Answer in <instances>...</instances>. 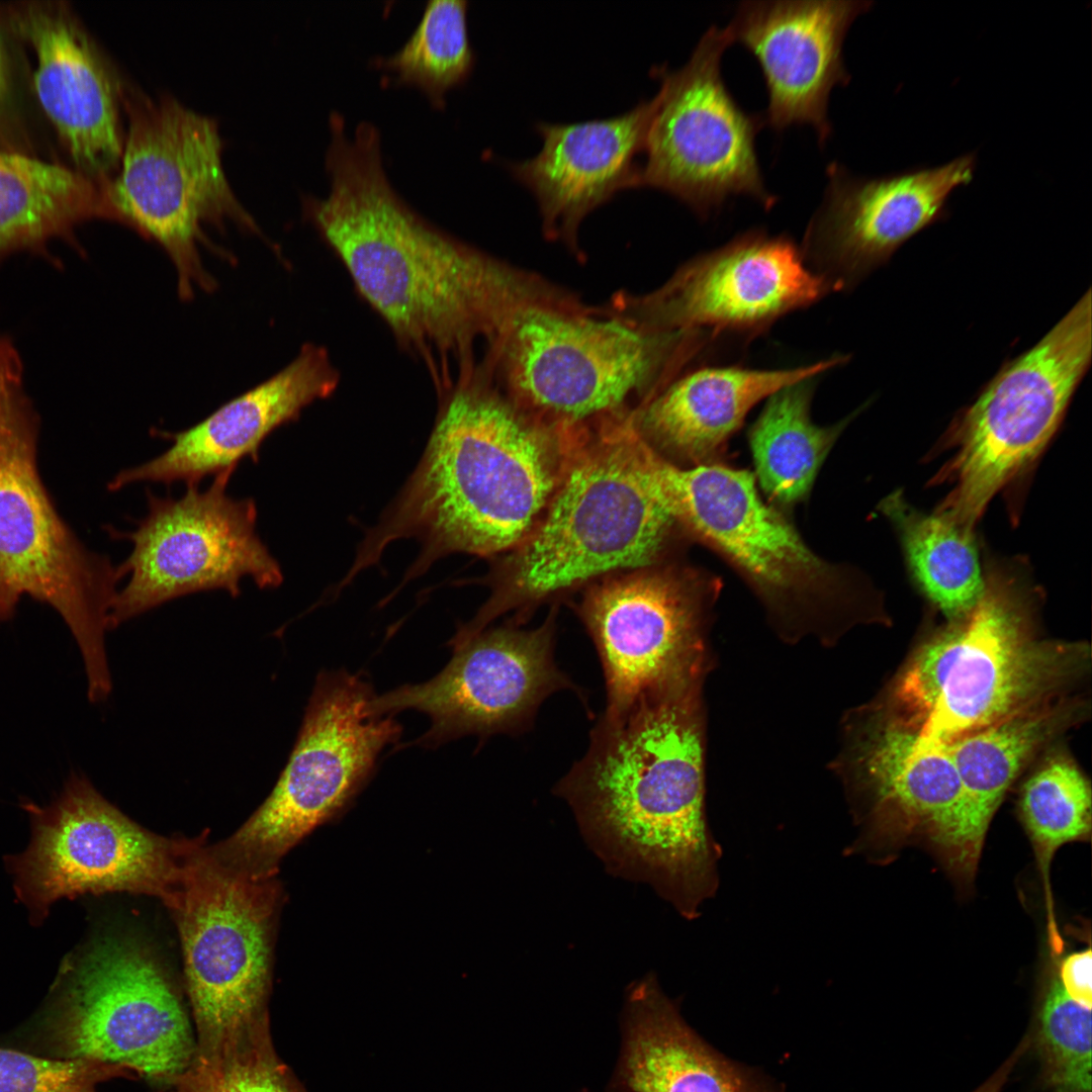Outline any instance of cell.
<instances>
[{"instance_id": "obj_23", "label": "cell", "mask_w": 1092, "mask_h": 1092, "mask_svg": "<svg viewBox=\"0 0 1092 1092\" xmlns=\"http://www.w3.org/2000/svg\"><path fill=\"white\" fill-rule=\"evenodd\" d=\"M853 720L843 777L864 823L858 842L922 833L937 848L963 795L949 751L897 726L875 705Z\"/></svg>"}, {"instance_id": "obj_14", "label": "cell", "mask_w": 1092, "mask_h": 1092, "mask_svg": "<svg viewBox=\"0 0 1092 1092\" xmlns=\"http://www.w3.org/2000/svg\"><path fill=\"white\" fill-rule=\"evenodd\" d=\"M22 807L30 819V842L7 856L6 866L32 924H40L55 902L87 893H143L172 906L196 840L148 831L75 772L49 805Z\"/></svg>"}, {"instance_id": "obj_6", "label": "cell", "mask_w": 1092, "mask_h": 1092, "mask_svg": "<svg viewBox=\"0 0 1092 1092\" xmlns=\"http://www.w3.org/2000/svg\"><path fill=\"white\" fill-rule=\"evenodd\" d=\"M707 340L701 332H654L620 315L601 318L547 291L508 313L482 366L502 377L520 407L572 427L663 383Z\"/></svg>"}, {"instance_id": "obj_35", "label": "cell", "mask_w": 1092, "mask_h": 1092, "mask_svg": "<svg viewBox=\"0 0 1092 1092\" xmlns=\"http://www.w3.org/2000/svg\"><path fill=\"white\" fill-rule=\"evenodd\" d=\"M1029 1035L1049 1092H1091V1005L1072 997L1057 973L1044 987Z\"/></svg>"}, {"instance_id": "obj_10", "label": "cell", "mask_w": 1092, "mask_h": 1092, "mask_svg": "<svg viewBox=\"0 0 1092 1092\" xmlns=\"http://www.w3.org/2000/svg\"><path fill=\"white\" fill-rule=\"evenodd\" d=\"M1092 357L1090 288L1031 349L1005 364L947 431L951 485L935 513L973 532L993 496L1026 471L1059 429Z\"/></svg>"}, {"instance_id": "obj_20", "label": "cell", "mask_w": 1092, "mask_h": 1092, "mask_svg": "<svg viewBox=\"0 0 1092 1092\" xmlns=\"http://www.w3.org/2000/svg\"><path fill=\"white\" fill-rule=\"evenodd\" d=\"M976 165V155L967 154L933 168L860 177L831 163L824 199L808 228V250L842 288L943 218L949 196L972 182Z\"/></svg>"}, {"instance_id": "obj_24", "label": "cell", "mask_w": 1092, "mask_h": 1092, "mask_svg": "<svg viewBox=\"0 0 1092 1092\" xmlns=\"http://www.w3.org/2000/svg\"><path fill=\"white\" fill-rule=\"evenodd\" d=\"M340 372L323 346L304 344L282 370L222 404L191 428L159 432L170 447L140 465L120 470L108 483L118 490L135 482H185L197 486L207 475L237 467L246 458L259 461L263 441L301 411L330 396Z\"/></svg>"}, {"instance_id": "obj_30", "label": "cell", "mask_w": 1092, "mask_h": 1092, "mask_svg": "<svg viewBox=\"0 0 1092 1092\" xmlns=\"http://www.w3.org/2000/svg\"><path fill=\"white\" fill-rule=\"evenodd\" d=\"M815 380H801L768 396L748 433L759 485L778 509L808 497L822 463L850 421L849 417L826 427L812 421Z\"/></svg>"}, {"instance_id": "obj_21", "label": "cell", "mask_w": 1092, "mask_h": 1092, "mask_svg": "<svg viewBox=\"0 0 1092 1092\" xmlns=\"http://www.w3.org/2000/svg\"><path fill=\"white\" fill-rule=\"evenodd\" d=\"M873 1H744L727 25L733 42L756 59L767 91L764 123L781 131L810 124L822 147L831 134L830 93L850 76L842 55L846 33Z\"/></svg>"}, {"instance_id": "obj_5", "label": "cell", "mask_w": 1092, "mask_h": 1092, "mask_svg": "<svg viewBox=\"0 0 1092 1092\" xmlns=\"http://www.w3.org/2000/svg\"><path fill=\"white\" fill-rule=\"evenodd\" d=\"M575 441L538 524L522 542L511 572L468 623L469 638L510 610L537 603L604 573L650 565L675 521L645 469L632 418Z\"/></svg>"}, {"instance_id": "obj_26", "label": "cell", "mask_w": 1092, "mask_h": 1092, "mask_svg": "<svg viewBox=\"0 0 1092 1092\" xmlns=\"http://www.w3.org/2000/svg\"><path fill=\"white\" fill-rule=\"evenodd\" d=\"M607 1092H785L757 1067L728 1058L681 1016L649 973L627 988L620 1056Z\"/></svg>"}, {"instance_id": "obj_19", "label": "cell", "mask_w": 1092, "mask_h": 1092, "mask_svg": "<svg viewBox=\"0 0 1092 1092\" xmlns=\"http://www.w3.org/2000/svg\"><path fill=\"white\" fill-rule=\"evenodd\" d=\"M784 236L752 231L680 267L659 289L630 299L621 316L654 332L754 335L832 290Z\"/></svg>"}, {"instance_id": "obj_1", "label": "cell", "mask_w": 1092, "mask_h": 1092, "mask_svg": "<svg viewBox=\"0 0 1092 1092\" xmlns=\"http://www.w3.org/2000/svg\"><path fill=\"white\" fill-rule=\"evenodd\" d=\"M329 128V192L303 196L304 216L441 393L475 366L476 341L489 344L518 303L545 289L414 210L387 177L373 123L348 133L333 112Z\"/></svg>"}, {"instance_id": "obj_33", "label": "cell", "mask_w": 1092, "mask_h": 1092, "mask_svg": "<svg viewBox=\"0 0 1092 1092\" xmlns=\"http://www.w3.org/2000/svg\"><path fill=\"white\" fill-rule=\"evenodd\" d=\"M1018 811L1046 874L1045 869L1059 847L1090 836V784L1072 758L1054 754L1023 784Z\"/></svg>"}, {"instance_id": "obj_4", "label": "cell", "mask_w": 1092, "mask_h": 1092, "mask_svg": "<svg viewBox=\"0 0 1092 1092\" xmlns=\"http://www.w3.org/2000/svg\"><path fill=\"white\" fill-rule=\"evenodd\" d=\"M1019 574L988 567L975 607L923 643L876 703L889 720L947 748L1068 695L1090 665V648L1036 636L1033 600Z\"/></svg>"}, {"instance_id": "obj_36", "label": "cell", "mask_w": 1092, "mask_h": 1092, "mask_svg": "<svg viewBox=\"0 0 1092 1092\" xmlns=\"http://www.w3.org/2000/svg\"><path fill=\"white\" fill-rule=\"evenodd\" d=\"M130 1071L83 1059L42 1058L0 1048V1092H95L96 1084Z\"/></svg>"}, {"instance_id": "obj_40", "label": "cell", "mask_w": 1092, "mask_h": 1092, "mask_svg": "<svg viewBox=\"0 0 1092 1092\" xmlns=\"http://www.w3.org/2000/svg\"><path fill=\"white\" fill-rule=\"evenodd\" d=\"M1029 1048L1030 1038L1026 1034L1004 1063H1002L1001 1066L973 1092H1000L1014 1067Z\"/></svg>"}, {"instance_id": "obj_34", "label": "cell", "mask_w": 1092, "mask_h": 1092, "mask_svg": "<svg viewBox=\"0 0 1092 1092\" xmlns=\"http://www.w3.org/2000/svg\"><path fill=\"white\" fill-rule=\"evenodd\" d=\"M178 1092H306L278 1058L269 1020L206 1051L174 1082Z\"/></svg>"}, {"instance_id": "obj_28", "label": "cell", "mask_w": 1092, "mask_h": 1092, "mask_svg": "<svg viewBox=\"0 0 1092 1092\" xmlns=\"http://www.w3.org/2000/svg\"><path fill=\"white\" fill-rule=\"evenodd\" d=\"M1086 703L1069 695L968 735L947 747L962 785L953 824L938 846L946 867L970 880L989 824L1006 792L1031 757L1084 719Z\"/></svg>"}, {"instance_id": "obj_16", "label": "cell", "mask_w": 1092, "mask_h": 1092, "mask_svg": "<svg viewBox=\"0 0 1092 1092\" xmlns=\"http://www.w3.org/2000/svg\"><path fill=\"white\" fill-rule=\"evenodd\" d=\"M235 470L215 474L204 490L187 486L179 498L148 490V514L135 529L110 531L132 550L117 566L129 580L114 599L109 630L182 596L222 589L236 598L244 577L262 589L281 584L280 565L256 532L255 500L226 491Z\"/></svg>"}, {"instance_id": "obj_7", "label": "cell", "mask_w": 1092, "mask_h": 1092, "mask_svg": "<svg viewBox=\"0 0 1092 1092\" xmlns=\"http://www.w3.org/2000/svg\"><path fill=\"white\" fill-rule=\"evenodd\" d=\"M650 482L675 523L722 555L776 621L800 632L883 617L848 566L818 556L781 509L762 500L749 471L676 465L648 444Z\"/></svg>"}, {"instance_id": "obj_11", "label": "cell", "mask_w": 1092, "mask_h": 1092, "mask_svg": "<svg viewBox=\"0 0 1092 1092\" xmlns=\"http://www.w3.org/2000/svg\"><path fill=\"white\" fill-rule=\"evenodd\" d=\"M374 696L369 682L348 671L317 675L271 794L234 835L210 848L221 862L254 879H271L291 848L348 809L381 751L401 733L393 716L371 713Z\"/></svg>"}, {"instance_id": "obj_31", "label": "cell", "mask_w": 1092, "mask_h": 1092, "mask_svg": "<svg viewBox=\"0 0 1092 1092\" xmlns=\"http://www.w3.org/2000/svg\"><path fill=\"white\" fill-rule=\"evenodd\" d=\"M881 511L897 528L923 594L950 620L968 614L985 586L973 532L935 513L914 510L898 491L881 503Z\"/></svg>"}, {"instance_id": "obj_2", "label": "cell", "mask_w": 1092, "mask_h": 1092, "mask_svg": "<svg viewBox=\"0 0 1092 1092\" xmlns=\"http://www.w3.org/2000/svg\"><path fill=\"white\" fill-rule=\"evenodd\" d=\"M702 682L604 713L554 789L609 874L650 886L686 919L719 884L720 847L705 813Z\"/></svg>"}, {"instance_id": "obj_25", "label": "cell", "mask_w": 1092, "mask_h": 1092, "mask_svg": "<svg viewBox=\"0 0 1092 1092\" xmlns=\"http://www.w3.org/2000/svg\"><path fill=\"white\" fill-rule=\"evenodd\" d=\"M652 98L614 117L538 122L541 150L508 164L534 195L549 236L573 240L581 219L626 188L641 187Z\"/></svg>"}, {"instance_id": "obj_12", "label": "cell", "mask_w": 1092, "mask_h": 1092, "mask_svg": "<svg viewBox=\"0 0 1092 1092\" xmlns=\"http://www.w3.org/2000/svg\"><path fill=\"white\" fill-rule=\"evenodd\" d=\"M44 1030L58 1059H83L174 1082L195 1052L190 1022L157 959L128 938L95 939L68 954Z\"/></svg>"}, {"instance_id": "obj_17", "label": "cell", "mask_w": 1092, "mask_h": 1092, "mask_svg": "<svg viewBox=\"0 0 1092 1092\" xmlns=\"http://www.w3.org/2000/svg\"><path fill=\"white\" fill-rule=\"evenodd\" d=\"M719 581L696 570H639L593 586L579 616L603 667L607 714L703 680L706 625Z\"/></svg>"}, {"instance_id": "obj_38", "label": "cell", "mask_w": 1092, "mask_h": 1092, "mask_svg": "<svg viewBox=\"0 0 1092 1092\" xmlns=\"http://www.w3.org/2000/svg\"><path fill=\"white\" fill-rule=\"evenodd\" d=\"M11 68L5 42L0 30V148L15 149L10 138L15 124Z\"/></svg>"}, {"instance_id": "obj_13", "label": "cell", "mask_w": 1092, "mask_h": 1092, "mask_svg": "<svg viewBox=\"0 0 1092 1092\" xmlns=\"http://www.w3.org/2000/svg\"><path fill=\"white\" fill-rule=\"evenodd\" d=\"M281 890L218 860L198 840L171 906L179 928L196 1050L268 1019L272 940Z\"/></svg>"}, {"instance_id": "obj_39", "label": "cell", "mask_w": 1092, "mask_h": 1092, "mask_svg": "<svg viewBox=\"0 0 1092 1092\" xmlns=\"http://www.w3.org/2000/svg\"><path fill=\"white\" fill-rule=\"evenodd\" d=\"M22 366L11 342L0 337V404L15 388L22 386Z\"/></svg>"}, {"instance_id": "obj_8", "label": "cell", "mask_w": 1092, "mask_h": 1092, "mask_svg": "<svg viewBox=\"0 0 1092 1092\" xmlns=\"http://www.w3.org/2000/svg\"><path fill=\"white\" fill-rule=\"evenodd\" d=\"M128 124L116 175L102 182L101 218L127 225L157 243L172 261L180 299L217 287L204 268L199 245L216 248L202 223L225 219L249 233L260 229L233 192L221 162L214 119L170 96L151 98L123 88Z\"/></svg>"}, {"instance_id": "obj_22", "label": "cell", "mask_w": 1092, "mask_h": 1092, "mask_svg": "<svg viewBox=\"0 0 1092 1092\" xmlns=\"http://www.w3.org/2000/svg\"><path fill=\"white\" fill-rule=\"evenodd\" d=\"M10 26L32 49L33 90L76 169L103 182L119 167L123 87L62 2L8 8Z\"/></svg>"}, {"instance_id": "obj_32", "label": "cell", "mask_w": 1092, "mask_h": 1092, "mask_svg": "<svg viewBox=\"0 0 1092 1092\" xmlns=\"http://www.w3.org/2000/svg\"><path fill=\"white\" fill-rule=\"evenodd\" d=\"M466 12L464 0L428 2L406 41L374 64L394 73L396 84L414 85L435 107H443L447 91L463 83L474 65Z\"/></svg>"}, {"instance_id": "obj_15", "label": "cell", "mask_w": 1092, "mask_h": 1092, "mask_svg": "<svg viewBox=\"0 0 1092 1092\" xmlns=\"http://www.w3.org/2000/svg\"><path fill=\"white\" fill-rule=\"evenodd\" d=\"M732 43L727 26L713 25L681 68H654L660 88L652 97L641 186L664 191L702 216L733 196H749L765 208L776 203L755 149L763 115L746 112L722 77V57Z\"/></svg>"}, {"instance_id": "obj_18", "label": "cell", "mask_w": 1092, "mask_h": 1092, "mask_svg": "<svg viewBox=\"0 0 1092 1092\" xmlns=\"http://www.w3.org/2000/svg\"><path fill=\"white\" fill-rule=\"evenodd\" d=\"M521 626L512 620L482 630L453 648L451 660L431 679L375 695L371 713L427 714L430 729L416 740L427 747L466 735L526 731L549 696L571 690L581 697V691L555 662V612L537 628Z\"/></svg>"}, {"instance_id": "obj_29", "label": "cell", "mask_w": 1092, "mask_h": 1092, "mask_svg": "<svg viewBox=\"0 0 1092 1092\" xmlns=\"http://www.w3.org/2000/svg\"><path fill=\"white\" fill-rule=\"evenodd\" d=\"M101 182L77 169L0 148V258L43 252L54 238L100 217Z\"/></svg>"}, {"instance_id": "obj_9", "label": "cell", "mask_w": 1092, "mask_h": 1092, "mask_svg": "<svg viewBox=\"0 0 1092 1092\" xmlns=\"http://www.w3.org/2000/svg\"><path fill=\"white\" fill-rule=\"evenodd\" d=\"M37 429L22 386L12 390L0 404V621L23 595L53 607L81 651L88 698L98 703L112 688L105 634L121 577L54 508L37 471Z\"/></svg>"}, {"instance_id": "obj_3", "label": "cell", "mask_w": 1092, "mask_h": 1092, "mask_svg": "<svg viewBox=\"0 0 1092 1092\" xmlns=\"http://www.w3.org/2000/svg\"><path fill=\"white\" fill-rule=\"evenodd\" d=\"M441 398L418 467L367 535L348 580L399 538L422 544L408 578L451 553L513 548L546 510L573 445L566 436L572 427L547 423L503 396L480 365Z\"/></svg>"}, {"instance_id": "obj_27", "label": "cell", "mask_w": 1092, "mask_h": 1092, "mask_svg": "<svg viewBox=\"0 0 1092 1092\" xmlns=\"http://www.w3.org/2000/svg\"><path fill=\"white\" fill-rule=\"evenodd\" d=\"M843 361L839 355L783 369L702 367L670 382L632 421L645 442L680 460L679 466L715 463L755 404Z\"/></svg>"}, {"instance_id": "obj_37", "label": "cell", "mask_w": 1092, "mask_h": 1092, "mask_svg": "<svg viewBox=\"0 0 1092 1092\" xmlns=\"http://www.w3.org/2000/svg\"><path fill=\"white\" fill-rule=\"evenodd\" d=\"M1064 989L1077 1000L1092 1003V952L1090 948L1068 956L1057 973Z\"/></svg>"}]
</instances>
